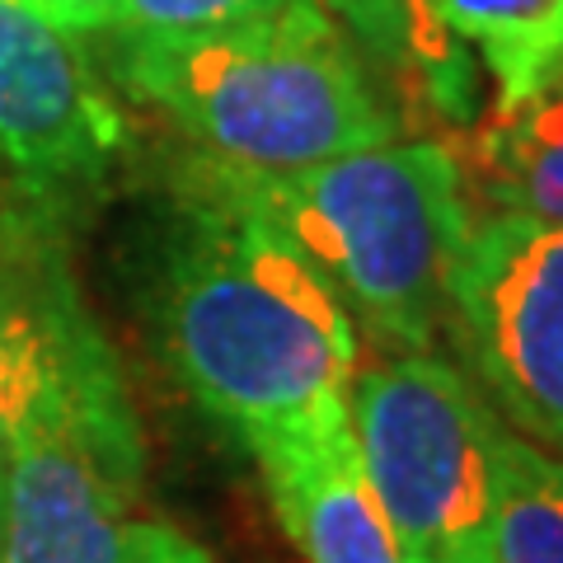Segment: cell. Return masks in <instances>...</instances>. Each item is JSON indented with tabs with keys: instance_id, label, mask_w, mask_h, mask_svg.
I'll return each instance as SVG.
<instances>
[{
	"instance_id": "1",
	"label": "cell",
	"mask_w": 563,
	"mask_h": 563,
	"mask_svg": "<svg viewBox=\"0 0 563 563\" xmlns=\"http://www.w3.org/2000/svg\"><path fill=\"white\" fill-rule=\"evenodd\" d=\"M155 320L179 385L240 442L347 409L357 324L207 155L179 184Z\"/></svg>"
},
{
	"instance_id": "2",
	"label": "cell",
	"mask_w": 563,
	"mask_h": 563,
	"mask_svg": "<svg viewBox=\"0 0 563 563\" xmlns=\"http://www.w3.org/2000/svg\"><path fill=\"white\" fill-rule=\"evenodd\" d=\"M113 76L202 155L240 169H301L399 132L324 5L217 33L113 29Z\"/></svg>"
},
{
	"instance_id": "3",
	"label": "cell",
	"mask_w": 563,
	"mask_h": 563,
	"mask_svg": "<svg viewBox=\"0 0 563 563\" xmlns=\"http://www.w3.org/2000/svg\"><path fill=\"white\" fill-rule=\"evenodd\" d=\"M221 169L314 263L352 324L399 352H422L446 329L474 211L442 141L390 136L301 169Z\"/></svg>"
},
{
	"instance_id": "4",
	"label": "cell",
	"mask_w": 563,
	"mask_h": 563,
	"mask_svg": "<svg viewBox=\"0 0 563 563\" xmlns=\"http://www.w3.org/2000/svg\"><path fill=\"white\" fill-rule=\"evenodd\" d=\"M347 422L404 563H493V446L503 418L437 352L357 362Z\"/></svg>"
},
{
	"instance_id": "5",
	"label": "cell",
	"mask_w": 563,
	"mask_h": 563,
	"mask_svg": "<svg viewBox=\"0 0 563 563\" xmlns=\"http://www.w3.org/2000/svg\"><path fill=\"white\" fill-rule=\"evenodd\" d=\"M0 563H217L155 512L132 395L33 418L0 455Z\"/></svg>"
},
{
	"instance_id": "6",
	"label": "cell",
	"mask_w": 563,
	"mask_h": 563,
	"mask_svg": "<svg viewBox=\"0 0 563 563\" xmlns=\"http://www.w3.org/2000/svg\"><path fill=\"white\" fill-rule=\"evenodd\" d=\"M446 324L493 413L563 455V225L470 217Z\"/></svg>"
},
{
	"instance_id": "7",
	"label": "cell",
	"mask_w": 563,
	"mask_h": 563,
	"mask_svg": "<svg viewBox=\"0 0 563 563\" xmlns=\"http://www.w3.org/2000/svg\"><path fill=\"white\" fill-rule=\"evenodd\" d=\"M109 395H128V380L52 221L38 207H0V455L33 418Z\"/></svg>"
},
{
	"instance_id": "8",
	"label": "cell",
	"mask_w": 563,
	"mask_h": 563,
	"mask_svg": "<svg viewBox=\"0 0 563 563\" xmlns=\"http://www.w3.org/2000/svg\"><path fill=\"white\" fill-rule=\"evenodd\" d=\"M122 151L128 122L76 33L0 0V169L43 198L99 184Z\"/></svg>"
},
{
	"instance_id": "9",
	"label": "cell",
	"mask_w": 563,
	"mask_h": 563,
	"mask_svg": "<svg viewBox=\"0 0 563 563\" xmlns=\"http://www.w3.org/2000/svg\"><path fill=\"white\" fill-rule=\"evenodd\" d=\"M263 488L282 531L306 563H404L380 503L366 484L347 409L254 437Z\"/></svg>"
},
{
	"instance_id": "10",
	"label": "cell",
	"mask_w": 563,
	"mask_h": 563,
	"mask_svg": "<svg viewBox=\"0 0 563 563\" xmlns=\"http://www.w3.org/2000/svg\"><path fill=\"white\" fill-rule=\"evenodd\" d=\"M461 169L488 211L563 225V70H554L536 95L493 109Z\"/></svg>"
},
{
	"instance_id": "11",
	"label": "cell",
	"mask_w": 563,
	"mask_h": 563,
	"mask_svg": "<svg viewBox=\"0 0 563 563\" xmlns=\"http://www.w3.org/2000/svg\"><path fill=\"white\" fill-rule=\"evenodd\" d=\"M339 24L376 62L418 80V90L442 118H474V103H479L474 57L446 33L437 0H343Z\"/></svg>"
},
{
	"instance_id": "12",
	"label": "cell",
	"mask_w": 563,
	"mask_h": 563,
	"mask_svg": "<svg viewBox=\"0 0 563 563\" xmlns=\"http://www.w3.org/2000/svg\"><path fill=\"white\" fill-rule=\"evenodd\" d=\"M437 14L493 80V109L563 70V0H437Z\"/></svg>"
},
{
	"instance_id": "13",
	"label": "cell",
	"mask_w": 563,
	"mask_h": 563,
	"mask_svg": "<svg viewBox=\"0 0 563 563\" xmlns=\"http://www.w3.org/2000/svg\"><path fill=\"white\" fill-rule=\"evenodd\" d=\"M493 563H563V455L507 422L493 446Z\"/></svg>"
},
{
	"instance_id": "14",
	"label": "cell",
	"mask_w": 563,
	"mask_h": 563,
	"mask_svg": "<svg viewBox=\"0 0 563 563\" xmlns=\"http://www.w3.org/2000/svg\"><path fill=\"white\" fill-rule=\"evenodd\" d=\"M320 0H122V24L141 33H217L291 20Z\"/></svg>"
},
{
	"instance_id": "15",
	"label": "cell",
	"mask_w": 563,
	"mask_h": 563,
	"mask_svg": "<svg viewBox=\"0 0 563 563\" xmlns=\"http://www.w3.org/2000/svg\"><path fill=\"white\" fill-rule=\"evenodd\" d=\"M29 5L57 29L76 33V38H85V33H113L122 24V0H29Z\"/></svg>"
},
{
	"instance_id": "16",
	"label": "cell",
	"mask_w": 563,
	"mask_h": 563,
	"mask_svg": "<svg viewBox=\"0 0 563 563\" xmlns=\"http://www.w3.org/2000/svg\"><path fill=\"white\" fill-rule=\"evenodd\" d=\"M320 5L333 14V20H339V10H343V0H320Z\"/></svg>"
}]
</instances>
